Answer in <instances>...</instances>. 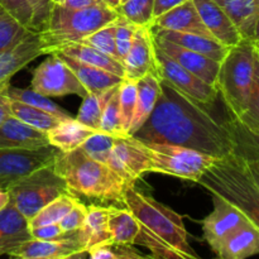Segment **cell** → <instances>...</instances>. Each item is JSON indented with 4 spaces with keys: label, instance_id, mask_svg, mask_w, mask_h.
I'll list each match as a JSON object with an SVG mask.
<instances>
[{
    "label": "cell",
    "instance_id": "31",
    "mask_svg": "<svg viewBox=\"0 0 259 259\" xmlns=\"http://www.w3.org/2000/svg\"><path fill=\"white\" fill-rule=\"evenodd\" d=\"M116 88H118V86H116ZM116 88L103 91V93L88 94V95L83 98L82 104H81L80 109H78V114L77 116H76V120H78L81 124L89 126V128L94 129V131L99 132L104 109H105L106 104H108V101L110 100V98L113 96Z\"/></svg>",
    "mask_w": 259,
    "mask_h": 259
},
{
    "label": "cell",
    "instance_id": "13",
    "mask_svg": "<svg viewBox=\"0 0 259 259\" xmlns=\"http://www.w3.org/2000/svg\"><path fill=\"white\" fill-rule=\"evenodd\" d=\"M214 209L202 222L204 239L214 252L220 243L234 230L249 222L244 212L218 195L211 194Z\"/></svg>",
    "mask_w": 259,
    "mask_h": 259
},
{
    "label": "cell",
    "instance_id": "20",
    "mask_svg": "<svg viewBox=\"0 0 259 259\" xmlns=\"http://www.w3.org/2000/svg\"><path fill=\"white\" fill-rule=\"evenodd\" d=\"M151 27L159 28V29L176 30V32L192 33V34L212 38V35L210 34V32L202 23L192 0H187L184 4L179 5L169 12L164 13L161 17L156 18Z\"/></svg>",
    "mask_w": 259,
    "mask_h": 259
},
{
    "label": "cell",
    "instance_id": "59",
    "mask_svg": "<svg viewBox=\"0 0 259 259\" xmlns=\"http://www.w3.org/2000/svg\"><path fill=\"white\" fill-rule=\"evenodd\" d=\"M2 255H4V253H3L2 250H0V257H2Z\"/></svg>",
    "mask_w": 259,
    "mask_h": 259
},
{
    "label": "cell",
    "instance_id": "39",
    "mask_svg": "<svg viewBox=\"0 0 259 259\" xmlns=\"http://www.w3.org/2000/svg\"><path fill=\"white\" fill-rule=\"evenodd\" d=\"M115 138L116 137L110 136V134L103 133V132H96L95 134L89 137L83 142L80 148L91 159L108 166L111 156H113V147Z\"/></svg>",
    "mask_w": 259,
    "mask_h": 259
},
{
    "label": "cell",
    "instance_id": "4",
    "mask_svg": "<svg viewBox=\"0 0 259 259\" xmlns=\"http://www.w3.org/2000/svg\"><path fill=\"white\" fill-rule=\"evenodd\" d=\"M197 184L232 202L259 229V187L253 181L242 154L218 158Z\"/></svg>",
    "mask_w": 259,
    "mask_h": 259
},
{
    "label": "cell",
    "instance_id": "26",
    "mask_svg": "<svg viewBox=\"0 0 259 259\" xmlns=\"http://www.w3.org/2000/svg\"><path fill=\"white\" fill-rule=\"evenodd\" d=\"M95 133L96 131L71 118L56 124L51 131L47 132V137L51 146L62 153H67L80 148L83 142Z\"/></svg>",
    "mask_w": 259,
    "mask_h": 259
},
{
    "label": "cell",
    "instance_id": "38",
    "mask_svg": "<svg viewBox=\"0 0 259 259\" xmlns=\"http://www.w3.org/2000/svg\"><path fill=\"white\" fill-rule=\"evenodd\" d=\"M137 100V81L124 78L119 85V111H120L121 129L125 136H129Z\"/></svg>",
    "mask_w": 259,
    "mask_h": 259
},
{
    "label": "cell",
    "instance_id": "61",
    "mask_svg": "<svg viewBox=\"0 0 259 259\" xmlns=\"http://www.w3.org/2000/svg\"><path fill=\"white\" fill-rule=\"evenodd\" d=\"M214 259H220V258H218V257H217V258H214Z\"/></svg>",
    "mask_w": 259,
    "mask_h": 259
},
{
    "label": "cell",
    "instance_id": "16",
    "mask_svg": "<svg viewBox=\"0 0 259 259\" xmlns=\"http://www.w3.org/2000/svg\"><path fill=\"white\" fill-rule=\"evenodd\" d=\"M153 39L154 43L162 51H164L169 57L179 62L182 67L186 68L187 71H190L192 75L199 77L204 82L217 88L218 73H219L220 68L219 61H215L212 58L201 55V53L194 52V51L187 50V48L181 47L179 45H175V43L163 39V38L156 37L154 34Z\"/></svg>",
    "mask_w": 259,
    "mask_h": 259
},
{
    "label": "cell",
    "instance_id": "52",
    "mask_svg": "<svg viewBox=\"0 0 259 259\" xmlns=\"http://www.w3.org/2000/svg\"><path fill=\"white\" fill-rule=\"evenodd\" d=\"M9 88V86H8ZM8 89L0 91V125L12 116V110H10V98L7 93Z\"/></svg>",
    "mask_w": 259,
    "mask_h": 259
},
{
    "label": "cell",
    "instance_id": "18",
    "mask_svg": "<svg viewBox=\"0 0 259 259\" xmlns=\"http://www.w3.org/2000/svg\"><path fill=\"white\" fill-rule=\"evenodd\" d=\"M202 23L214 39L228 48L242 42V35L227 13L214 0H192Z\"/></svg>",
    "mask_w": 259,
    "mask_h": 259
},
{
    "label": "cell",
    "instance_id": "15",
    "mask_svg": "<svg viewBox=\"0 0 259 259\" xmlns=\"http://www.w3.org/2000/svg\"><path fill=\"white\" fill-rule=\"evenodd\" d=\"M85 249L81 229L70 232L67 238L61 240L29 239L15 248L9 257L35 258V259H61L73 253Z\"/></svg>",
    "mask_w": 259,
    "mask_h": 259
},
{
    "label": "cell",
    "instance_id": "17",
    "mask_svg": "<svg viewBox=\"0 0 259 259\" xmlns=\"http://www.w3.org/2000/svg\"><path fill=\"white\" fill-rule=\"evenodd\" d=\"M42 55H45V48L37 32H32L17 46L0 53V91L8 89L15 73Z\"/></svg>",
    "mask_w": 259,
    "mask_h": 259
},
{
    "label": "cell",
    "instance_id": "60",
    "mask_svg": "<svg viewBox=\"0 0 259 259\" xmlns=\"http://www.w3.org/2000/svg\"><path fill=\"white\" fill-rule=\"evenodd\" d=\"M126 2V0H121V3H125ZM121 3H120V4H121Z\"/></svg>",
    "mask_w": 259,
    "mask_h": 259
},
{
    "label": "cell",
    "instance_id": "11",
    "mask_svg": "<svg viewBox=\"0 0 259 259\" xmlns=\"http://www.w3.org/2000/svg\"><path fill=\"white\" fill-rule=\"evenodd\" d=\"M154 48H156L157 70H158V76L161 80L166 81L168 85H171L184 95L205 105H210L217 100L219 95L217 88L192 75L190 71L182 67L179 62H176L164 51H162L156 43H154Z\"/></svg>",
    "mask_w": 259,
    "mask_h": 259
},
{
    "label": "cell",
    "instance_id": "19",
    "mask_svg": "<svg viewBox=\"0 0 259 259\" xmlns=\"http://www.w3.org/2000/svg\"><path fill=\"white\" fill-rule=\"evenodd\" d=\"M50 146L47 133L10 116L0 125V149H37Z\"/></svg>",
    "mask_w": 259,
    "mask_h": 259
},
{
    "label": "cell",
    "instance_id": "23",
    "mask_svg": "<svg viewBox=\"0 0 259 259\" xmlns=\"http://www.w3.org/2000/svg\"><path fill=\"white\" fill-rule=\"evenodd\" d=\"M152 28V32L156 37L163 38V39L169 40V42L179 45L181 47L191 50L194 52L201 53V55L206 56V57L212 58L215 61L222 62L223 58L228 53L229 48L223 46L222 43L218 42L217 39L210 37H205V35L192 34V33H185V32H176V30H168V29H159V28Z\"/></svg>",
    "mask_w": 259,
    "mask_h": 259
},
{
    "label": "cell",
    "instance_id": "36",
    "mask_svg": "<svg viewBox=\"0 0 259 259\" xmlns=\"http://www.w3.org/2000/svg\"><path fill=\"white\" fill-rule=\"evenodd\" d=\"M154 0H126L116 8V13L138 27H151L153 23Z\"/></svg>",
    "mask_w": 259,
    "mask_h": 259
},
{
    "label": "cell",
    "instance_id": "49",
    "mask_svg": "<svg viewBox=\"0 0 259 259\" xmlns=\"http://www.w3.org/2000/svg\"><path fill=\"white\" fill-rule=\"evenodd\" d=\"M185 2H187V0H154L153 18L156 19V18L161 17L164 13L169 12V10L174 9V8L184 4Z\"/></svg>",
    "mask_w": 259,
    "mask_h": 259
},
{
    "label": "cell",
    "instance_id": "42",
    "mask_svg": "<svg viewBox=\"0 0 259 259\" xmlns=\"http://www.w3.org/2000/svg\"><path fill=\"white\" fill-rule=\"evenodd\" d=\"M0 7L9 13L23 27L34 32V12L28 0H0Z\"/></svg>",
    "mask_w": 259,
    "mask_h": 259
},
{
    "label": "cell",
    "instance_id": "27",
    "mask_svg": "<svg viewBox=\"0 0 259 259\" xmlns=\"http://www.w3.org/2000/svg\"><path fill=\"white\" fill-rule=\"evenodd\" d=\"M81 232L88 252L101 245H113V238L109 230V207L99 205L88 206V214Z\"/></svg>",
    "mask_w": 259,
    "mask_h": 259
},
{
    "label": "cell",
    "instance_id": "7",
    "mask_svg": "<svg viewBox=\"0 0 259 259\" xmlns=\"http://www.w3.org/2000/svg\"><path fill=\"white\" fill-rule=\"evenodd\" d=\"M10 204L29 222L60 195L70 192L62 177L57 175L53 164L37 169L24 179L8 187Z\"/></svg>",
    "mask_w": 259,
    "mask_h": 259
},
{
    "label": "cell",
    "instance_id": "33",
    "mask_svg": "<svg viewBox=\"0 0 259 259\" xmlns=\"http://www.w3.org/2000/svg\"><path fill=\"white\" fill-rule=\"evenodd\" d=\"M10 110H12V115L14 118L19 119L23 123L40 132H45V133L51 131L56 124L61 121V119L47 111H43L40 109L17 100H10Z\"/></svg>",
    "mask_w": 259,
    "mask_h": 259
},
{
    "label": "cell",
    "instance_id": "9",
    "mask_svg": "<svg viewBox=\"0 0 259 259\" xmlns=\"http://www.w3.org/2000/svg\"><path fill=\"white\" fill-rule=\"evenodd\" d=\"M30 89L47 98L77 95L83 99L88 95V91L76 77L73 71L55 53L48 55V58L35 68Z\"/></svg>",
    "mask_w": 259,
    "mask_h": 259
},
{
    "label": "cell",
    "instance_id": "10",
    "mask_svg": "<svg viewBox=\"0 0 259 259\" xmlns=\"http://www.w3.org/2000/svg\"><path fill=\"white\" fill-rule=\"evenodd\" d=\"M58 153L51 144L37 149H0V189L7 190L37 169L53 164Z\"/></svg>",
    "mask_w": 259,
    "mask_h": 259
},
{
    "label": "cell",
    "instance_id": "25",
    "mask_svg": "<svg viewBox=\"0 0 259 259\" xmlns=\"http://www.w3.org/2000/svg\"><path fill=\"white\" fill-rule=\"evenodd\" d=\"M161 89V77L156 73H147L137 81L136 113H134L129 136H134L151 116L158 101Z\"/></svg>",
    "mask_w": 259,
    "mask_h": 259
},
{
    "label": "cell",
    "instance_id": "8",
    "mask_svg": "<svg viewBox=\"0 0 259 259\" xmlns=\"http://www.w3.org/2000/svg\"><path fill=\"white\" fill-rule=\"evenodd\" d=\"M142 142V141H141ZM144 143V142H143ZM151 172L197 182L218 158L186 147L168 143H144Z\"/></svg>",
    "mask_w": 259,
    "mask_h": 259
},
{
    "label": "cell",
    "instance_id": "56",
    "mask_svg": "<svg viewBox=\"0 0 259 259\" xmlns=\"http://www.w3.org/2000/svg\"><path fill=\"white\" fill-rule=\"evenodd\" d=\"M252 42L254 43V46L259 47V17L255 22V27H254V32H253V37H252Z\"/></svg>",
    "mask_w": 259,
    "mask_h": 259
},
{
    "label": "cell",
    "instance_id": "5",
    "mask_svg": "<svg viewBox=\"0 0 259 259\" xmlns=\"http://www.w3.org/2000/svg\"><path fill=\"white\" fill-rule=\"evenodd\" d=\"M118 15L116 10L106 5H96L85 9H67L53 5L47 25L39 33L45 55L55 52L67 43L81 42L91 33L114 22Z\"/></svg>",
    "mask_w": 259,
    "mask_h": 259
},
{
    "label": "cell",
    "instance_id": "41",
    "mask_svg": "<svg viewBox=\"0 0 259 259\" xmlns=\"http://www.w3.org/2000/svg\"><path fill=\"white\" fill-rule=\"evenodd\" d=\"M99 132H103V133L110 134L114 137L125 136L123 133V129H121L120 111H119V86L114 91L113 96L104 109Z\"/></svg>",
    "mask_w": 259,
    "mask_h": 259
},
{
    "label": "cell",
    "instance_id": "51",
    "mask_svg": "<svg viewBox=\"0 0 259 259\" xmlns=\"http://www.w3.org/2000/svg\"><path fill=\"white\" fill-rule=\"evenodd\" d=\"M114 250L119 255V259H152L151 257H144L141 253L132 248V245H113Z\"/></svg>",
    "mask_w": 259,
    "mask_h": 259
},
{
    "label": "cell",
    "instance_id": "37",
    "mask_svg": "<svg viewBox=\"0 0 259 259\" xmlns=\"http://www.w3.org/2000/svg\"><path fill=\"white\" fill-rule=\"evenodd\" d=\"M32 30L23 27L9 13L0 7V53L22 42Z\"/></svg>",
    "mask_w": 259,
    "mask_h": 259
},
{
    "label": "cell",
    "instance_id": "54",
    "mask_svg": "<svg viewBox=\"0 0 259 259\" xmlns=\"http://www.w3.org/2000/svg\"><path fill=\"white\" fill-rule=\"evenodd\" d=\"M10 202L9 192L5 189H0V211Z\"/></svg>",
    "mask_w": 259,
    "mask_h": 259
},
{
    "label": "cell",
    "instance_id": "3",
    "mask_svg": "<svg viewBox=\"0 0 259 259\" xmlns=\"http://www.w3.org/2000/svg\"><path fill=\"white\" fill-rule=\"evenodd\" d=\"M53 168L63 179L71 194L104 202H124L126 182L110 167L96 162L77 148L57 154Z\"/></svg>",
    "mask_w": 259,
    "mask_h": 259
},
{
    "label": "cell",
    "instance_id": "6",
    "mask_svg": "<svg viewBox=\"0 0 259 259\" xmlns=\"http://www.w3.org/2000/svg\"><path fill=\"white\" fill-rule=\"evenodd\" d=\"M254 66L255 46L249 39H242L229 48L220 62L217 89L234 119L247 108L254 81Z\"/></svg>",
    "mask_w": 259,
    "mask_h": 259
},
{
    "label": "cell",
    "instance_id": "12",
    "mask_svg": "<svg viewBox=\"0 0 259 259\" xmlns=\"http://www.w3.org/2000/svg\"><path fill=\"white\" fill-rule=\"evenodd\" d=\"M109 167L129 187L136 186L137 180L147 172H151V162L143 142L133 136L116 137L113 147V158Z\"/></svg>",
    "mask_w": 259,
    "mask_h": 259
},
{
    "label": "cell",
    "instance_id": "32",
    "mask_svg": "<svg viewBox=\"0 0 259 259\" xmlns=\"http://www.w3.org/2000/svg\"><path fill=\"white\" fill-rule=\"evenodd\" d=\"M76 201H77V199L71 192L60 195L57 199H55L50 204L46 205L40 211H38L28 222L29 229L42 227V225L58 224L67 215V212L72 209Z\"/></svg>",
    "mask_w": 259,
    "mask_h": 259
},
{
    "label": "cell",
    "instance_id": "50",
    "mask_svg": "<svg viewBox=\"0 0 259 259\" xmlns=\"http://www.w3.org/2000/svg\"><path fill=\"white\" fill-rule=\"evenodd\" d=\"M90 259H119L113 245H101L89 250Z\"/></svg>",
    "mask_w": 259,
    "mask_h": 259
},
{
    "label": "cell",
    "instance_id": "43",
    "mask_svg": "<svg viewBox=\"0 0 259 259\" xmlns=\"http://www.w3.org/2000/svg\"><path fill=\"white\" fill-rule=\"evenodd\" d=\"M138 25L133 24L132 22H129L128 19H125L121 15H118L115 20V45H116V51L119 53V57H120L121 63H123L124 57L128 55L129 50H131L132 42H133L134 33H136Z\"/></svg>",
    "mask_w": 259,
    "mask_h": 259
},
{
    "label": "cell",
    "instance_id": "46",
    "mask_svg": "<svg viewBox=\"0 0 259 259\" xmlns=\"http://www.w3.org/2000/svg\"><path fill=\"white\" fill-rule=\"evenodd\" d=\"M28 2L32 5L34 12V23H33L34 32H43L53 8L52 0H28Z\"/></svg>",
    "mask_w": 259,
    "mask_h": 259
},
{
    "label": "cell",
    "instance_id": "57",
    "mask_svg": "<svg viewBox=\"0 0 259 259\" xmlns=\"http://www.w3.org/2000/svg\"><path fill=\"white\" fill-rule=\"evenodd\" d=\"M101 2H103L104 4L106 5V7L110 8V9L115 10L116 8H118L119 5H120L121 0H101Z\"/></svg>",
    "mask_w": 259,
    "mask_h": 259
},
{
    "label": "cell",
    "instance_id": "21",
    "mask_svg": "<svg viewBox=\"0 0 259 259\" xmlns=\"http://www.w3.org/2000/svg\"><path fill=\"white\" fill-rule=\"evenodd\" d=\"M214 253L220 259H248L259 254V229L249 220L228 235Z\"/></svg>",
    "mask_w": 259,
    "mask_h": 259
},
{
    "label": "cell",
    "instance_id": "47",
    "mask_svg": "<svg viewBox=\"0 0 259 259\" xmlns=\"http://www.w3.org/2000/svg\"><path fill=\"white\" fill-rule=\"evenodd\" d=\"M30 230L32 239L37 240H61L68 237L70 233L63 232L60 224H48L42 225V227L33 228Z\"/></svg>",
    "mask_w": 259,
    "mask_h": 259
},
{
    "label": "cell",
    "instance_id": "14",
    "mask_svg": "<svg viewBox=\"0 0 259 259\" xmlns=\"http://www.w3.org/2000/svg\"><path fill=\"white\" fill-rule=\"evenodd\" d=\"M125 78L138 81L147 73L158 75L153 32L151 27H138L128 55L123 60Z\"/></svg>",
    "mask_w": 259,
    "mask_h": 259
},
{
    "label": "cell",
    "instance_id": "29",
    "mask_svg": "<svg viewBox=\"0 0 259 259\" xmlns=\"http://www.w3.org/2000/svg\"><path fill=\"white\" fill-rule=\"evenodd\" d=\"M55 52H60L62 55L68 56V57H72L75 60L81 61V62L88 63L94 67L101 68V70H105L108 72L125 78V70H124L123 63L104 55L100 51L95 50L90 46L83 45V43H67V45H63L60 48H57Z\"/></svg>",
    "mask_w": 259,
    "mask_h": 259
},
{
    "label": "cell",
    "instance_id": "53",
    "mask_svg": "<svg viewBox=\"0 0 259 259\" xmlns=\"http://www.w3.org/2000/svg\"><path fill=\"white\" fill-rule=\"evenodd\" d=\"M244 157L245 164L249 175L252 176L253 181L259 187V158L258 157H249V156H243Z\"/></svg>",
    "mask_w": 259,
    "mask_h": 259
},
{
    "label": "cell",
    "instance_id": "1",
    "mask_svg": "<svg viewBox=\"0 0 259 259\" xmlns=\"http://www.w3.org/2000/svg\"><path fill=\"white\" fill-rule=\"evenodd\" d=\"M158 101L134 138L144 143H168L186 147L215 158L237 149L232 121H223L199 103L161 80Z\"/></svg>",
    "mask_w": 259,
    "mask_h": 259
},
{
    "label": "cell",
    "instance_id": "62",
    "mask_svg": "<svg viewBox=\"0 0 259 259\" xmlns=\"http://www.w3.org/2000/svg\"><path fill=\"white\" fill-rule=\"evenodd\" d=\"M258 48H259V47H258Z\"/></svg>",
    "mask_w": 259,
    "mask_h": 259
},
{
    "label": "cell",
    "instance_id": "34",
    "mask_svg": "<svg viewBox=\"0 0 259 259\" xmlns=\"http://www.w3.org/2000/svg\"><path fill=\"white\" fill-rule=\"evenodd\" d=\"M7 93L8 96L10 98V100H17L20 101V103L28 104V105L30 106H34V108L40 109V110L47 111V113L57 116L61 120H66V119L72 118L67 111H65L61 106H58L57 104L53 103L50 98L35 93L32 89H19L9 85Z\"/></svg>",
    "mask_w": 259,
    "mask_h": 259
},
{
    "label": "cell",
    "instance_id": "48",
    "mask_svg": "<svg viewBox=\"0 0 259 259\" xmlns=\"http://www.w3.org/2000/svg\"><path fill=\"white\" fill-rule=\"evenodd\" d=\"M53 5L67 8V9H85V8L105 5L101 0H52Z\"/></svg>",
    "mask_w": 259,
    "mask_h": 259
},
{
    "label": "cell",
    "instance_id": "2",
    "mask_svg": "<svg viewBox=\"0 0 259 259\" xmlns=\"http://www.w3.org/2000/svg\"><path fill=\"white\" fill-rule=\"evenodd\" d=\"M123 205L139 224L136 244L146 247L152 259H202L190 244L182 217L171 207L142 194L136 186L125 190Z\"/></svg>",
    "mask_w": 259,
    "mask_h": 259
},
{
    "label": "cell",
    "instance_id": "28",
    "mask_svg": "<svg viewBox=\"0 0 259 259\" xmlns=\"http://www.w3.org/2000/svg\"><path fill=\"white\" fill-rule=\"evenodd\" d=\"M232 19L243 39L252 40L259 17V0H214Z\"/></svg>",
    "mask_w": 259,
    "mask_h": 259
},
{
    "label": "cell",
    "instance_id": "24",
    "mask_svg": "<svg viewBox=\"0 0 259 259\" xmlns=\"http://www.w3.org/2000/svg\"><path fill=\"white\" fill-rule=\"evenodd\" d=\"M53 53L62 58L66 65L73 71V73L78 78V81L82 83L88 94L103 93V91L110 90V89L120 85L121 81L124 80L120 76H116L114 73L108 72V71L101 70V68L94 67V66L81 62V61L75 60L72 57H68V56L62 55L60 52Z\"/></svg>",
    "mask_w": 259,
    "mask_h": 259
},
{
    "label": "cell",
    "instance_id": "55",
    "mask_svg": "<svg viewBox=\"0 0 259 259\" xmlns=\"http://www.w3.org/2000/svg\"><path fill=\"white\" fill-rule=\"evenodd\" d=\"M61 259H90V255H89L88 250H81V252L73 253V254H70Z\"/></svg>",
    "mask_w": 259,
    "mask_h": 259
},
{
    "label": "cell",
    "instance_id": "35",
    "mask_svg": "<svg viewBox=\"0 0 259 259\" xmlns=\"http://www.w3.org/2000/svg\"><path fill=\"white\" fill-rule=\"evenodd\" d=\"M234 120L250 134L259 136V48L257 46H255L254 81H253L249 100L242 115Z\"/></svg>",
    "mask_w": 259,
    "mask_h": 259
},
{
    "label": "cell",
    "instance_id": "45",
    "mask_svg": "<svg viewBox=\"0 0 259 259\" xmlns=\"http://www.w3.org/2000/svg\"><path fill=\"white\" fill-rule=\"evenodd\" d=\"M86 214H88V206H85L82 202H80L77 200L75 202V205H73L72 209L67 212V215L58 224L62 228L63 232L66 233L82 229Z\"/></svg>",
    "mask_w": 259,
    "mask_h": 259
},
{
    "label": "cell",
    "instance_id": "58",
    "mask_svg": "<svg viewBox=\"0 0 259 259\" xmlns=\"http://www.w3.org/2000/svg\"><path fill=\"white\" fill-rule=\"evenodd\" d=\"M9 259H35V258H20V257H9Z\"/></svg>",
    "mask_w": 259,
    "mask_h": 259
},
{
    "label": "cell",
    "instance_id": "40",
    "mask_svg": "<svg viewBox=\"0 0 259 259\" xmlns=\"http://www.w3.org/2000/svg\"><path fill=\"white\" fill-rule=\"evenodd\" d=\"M115 20L109 23V24L104 25L103 28H100V29L96 30V32L91 33L90 35L83 38V39L78 43H83V45L90 46V47L100 51L104 55L109 56V57L121 62L118 51H116L115 45Z\"/></svg>",
    "mask_w": 259,
    "mask_h": 259
},
{
    "label": "cell",
    "instance_id": "22",
    "mask_svg": "<svg viewBox=\"0 0 259 259\" xmlns=\"http://www.w3.org/2000/svg\"><path fill=\"white\" fill-rule=\"evenodd\" d=\"M32 239L28 220L13 204H8L0 211V250L9 255L27 240Z\"/></svg>",
    "mask_w": 259,
    "mask_h": 259
},
{
    "label": "cell",
    "instance_id": "44",
    "mask_svg": "<svg viewBox=\"0 0 259 259\" xmlns=\"http://www.w3.org/2000/svg\"><path fill=\"white\" fill-rule=\"evenodd\" d=\"M233 131H234L235 142H237V149L235 152L242 156L258 157L259 158V136L250 134L245 131L240 124L233 119Z\"/></svg>",
    "mask_w": 259,
    "mask_h": 259
},
{
    "label": "cell",
    "instance_id": "30",
    "mask_svg": "<svg viewBox=\"0 0 259 259\" xmlns=\"http://www.w3.org/2000/svg\"><path fill=\"white\" fill-rule=\"evenodd\" d=\"M109 230L113 245H134L139 234V224L126 207L109 206Z\"/></svg>",
    "mask_w": 259,
    "mask_h": 259
}]
</instances>
